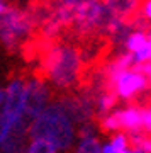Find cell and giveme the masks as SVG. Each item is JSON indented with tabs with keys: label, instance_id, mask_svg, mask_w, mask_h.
I'll return each mask as SVG.
<instances>
[{
	"label": "cell",
	"instance_id": "obj_1",
	"mask_svg": "<svg viewBox=\"0 0 151 153\" xmlns=\"http://www.w3.org/2000/svg\"><path fill=\"white\" fill-rule=\"evenodd\" d=\"M29 138H41L53 143L58 152H68L75 141V123L58 102L48 104L27 126Z\"/></svg>",
	"mask_w": 151,
	"mask_h": 153
},
{
	"label": "cell",
	"instance_id": "obj_2",
	"mask_svg": "<svg viewBox=\"0 0 151 153\" xmlns=\"http://www.w3.org/2000/svg\"><path fill=\"white\" fill-rule=\"evenodd\" d=\"M41 66L54 87L70 88L80 82L85 65L75 46L53 43L41 53Z\"/></svg>",
	"mask_w": 151,
	"mask_h": 153
},
{
	"label": "cell",
	"instance_id": "obj_3",
	"mask_svg": "<svg viewBox=\"0 0 151 153\" xmlns=\"http://www.w3.org/2000/svg\"><path fill=\"white\" fill-rule=\"evenodd\" d=\"M34 33L33 22L27 10L17 7H7L0 14V41L9 51L19 48V44Z\"/></svg>",
	"mask_w": 151,
	"mask_h": 153
},
{
	"label": "cell",
	"instance_id": "obj_4",
	"mask_svg": "<svg viewBox=\"0 0 151 153\" xmlns=\"http://www.w3.org/2000/svg\"><path fill=\"white\" fill-rule=\"evenodd\" d=\"M24 90H26V80L14 78L9 82L7 88H4V102L0 105V112L16 124L24 117Z\"/></svg>",
	"mask_w": 151,
	"mask_h": 153
},
{
	"label": "cell",
	"instance_id": "obj_5",
	"mask_svg": "<svg viewBox=\"0 0 151 153\" xmlns=\"http://www.w3.org/2000/svg\"><path fill=\"white\" fill-rule=\"evenodd\" d=\"M48 104H49L48 85L39 76H33V78L26 80V90H24V117L27 121H33Z\"/></svg>",
	"mask_w": 151,
	"mask_h": 153
},
{
	"label": "cell",
	"instance_id": "obj_6",
	"mask_svg": "<svg viewBox=\"0 0 151 153\" xmlns=\"http://www.w3.org/2000/svg\"><path fill=\"white\" fill-rule=\"evenodd\" d=\"M58 104L63 107L68 117L73 123H85V121H92L95 116V99L88 92L81 90L78 95H65L58 100Z\"/></svg>",
	"mask_w": 151,
	"mask_h": 153
},
{
	"label": "cell",
	"instance_id": "obj_7",
	"mask_svg": "<svg viewBox=\"0 0 151 153\" xmlns=\"http://www.w3.org/2000/svg\"><path fill=\"white\" fill-rule=\"evenodd\" d=\"M146 87H150L148 76L136 71L134 68L124 70L112 83L114 94L117 95V99H122V100H131Z\"/></svg>",
	"mask_w": 151,
	"mask_h": 153
},
{
	"label": "cell",
	"instance_id": "obj_8",
	"mask_svg": "<svg viewBox=\"0 0 151 153\" xmlns=\"http://www.w3.org/2000/svg\"><path fill=\"white\" fill-rule=\"evenodd\" d=\"M121 117V129L122 131H132V129H143V107L141 105H129L126 109H119Z\"/></svg>",
	"mask_w": 151,
	"mask_h": 153
},
{
	"label": "cell",
	"instance_id": "obj_9",
	"mask_svg": "<svg viewBox=\"0 0 151 153\" xmlns=\"http://www.w3.org/2000/svg\"><path fill=\"white\" fill-rule=\"evenodd\" d=\"M115 104H117V95L114 94V90H104L95 97V114L102 117V116L109 114L115 107Z\"/></svg>",
	"mask_w": 151,
	"mask_h": 153
},
{
	"label": "cell",
	"instance_id": "obj_10",
	"mask_svg": "<svg viewBox=\"0 0 151 153\" xmlns=\"http://www.w3.org/2000/svg\"><path fill=\"white\" fill-rule=\"evenodd\" d=\"M146 41H148V33L139 31V29H134V31L127 36V39H126L124 49H127L131 53H132V51H138L139 48H143L146 44Z\"/></svg>",
	"mask_w": 151,
	"mask_h": 153
},
{
	"label": "cell",
	"instance_id": "obj_11",
	"mask_svg": "<svg viewBox=\"0 0 151 153\" xmlns=\"http://www.w3.org/2000/svg\"><path fill=\"white\" fill-rule=\"evenodd\" d=\"M24 153H58L53 143L41 140V138H31V143L26 146Z\"/></svg>",
	"mask_w": 151,
	"mask_h": 153
},
{
	"label": "cell",
	"instance_id": "obj_12",
	"mask_svg": "<svg viewBox=\"0 0 151 153\" xmlns=\"http://www.w3.org/2000/svg\"><path fill=\"white\" fill-rule=\"evenodd\" d=\"M100 141L97 140V136L92 138H83L78 141L75 148V153H100Z\"/></svg>",
	"mask_w": 151,
	"mask_h": 153
},
{
	"label": "cell",
	"instance_id": "obj_13",
	"mask_svg": "<svg viewBox=\"0 0 151 153\" xmlns=\"http://www.w3.org/2000/svg\"><path fill=\"white\" fill-rule=\"evenodd\" d=\"M110 145L114 146V150L115 152H119V150H124V148H129V138H127V134L122 131H115V134L112 136V140H110Z\"/></svg>",
	"mask_w": 151,
	"mask_h": 153
},
{
	"label": "cell",
	"instance_id": "obj_14",
	"mask_svg": "<svg viewBox=\"0 0 151 153\" xmlns=\"http://www.w3.org/2000/svg\"><path fill=\"white\" fill-rule=\"evenodd\" d=\"M78 138L83 140V138H92L95 136V126H93L92 121H85V123H81L80 124V129H78Z\"/></svg>",
	"mask_w": 151,
	"mask_h": 153
},
{
	"label": "cell",
	"instance_id": "obj_15",
	"mask_svg": "<svg viewBox=\"0 0 151 153\" xmlns=\"http://www.w3.org/2000/svg\"><path fill=\"white\" fill-rule=\"evenodd\" d=\"M12 126H14V124H12L10 121H9L5 116L0 112V141H2V140L9 134V131L12 129Z\"/></svg>",
	"mask_w": 151,
	"mask_h": 153
},
{
	"label": "cell",
	"instance_id": "obj_16",
	"mask_svg": "<svg viewBox=\"0 0 151 153\" xmlns=\"http://www.w3.org/2000/svg\"><path fill=\"white\" fill-rule=\"evenodd\" d=\"M143 129L151 133V107H143Z\"/></svg>",
	"mask_w": 151,
	"mask_h": 153
},
{
	"label": "cell",
	"instance_id": "obj_17",
	"mask_svg": "<svg viewBox=\"0 0 151 153\" xmlns=\"http://www.w3.org/2000/svg\"><path fill=\"white\" fill-rule=\"evenodd\" d=\"M141 14L151 22V0H143V4H141Z\"/></svg>",
	"mask_w": 151,
	"mask_h": 153
},
{
	"label": "cell",
	"instance_id": "obj_18",
	"mask_svg": "<svg viewBox=\"0 0 151 153\" xmlns=\"http://www.w3.org/2000/svg\"><path fill=\"white\" fill-rule=\"evenodd\" d=\"M100 153H115V150H114V146L110 143H105V145L100 146Z\"/></svg>",
	"mask_w": 151,
	"mask_h": 153
},
{
	"label": "cell",
	"instance_id": "obj_19",
	"mask_svg": "<svg viewBox=\"0 0 151 153\" xmlns=\"http://www.w3.org/2000/svg\"><path fill=\"white\" fill-rule=\"evenodd\" d=\"M115 153H132V148H124V150H119Z\"/></svg>",
	"mask_w": 151,
	"mask_h": 153
},
{
	"label": "cell",
	"instance_id": "obj_20",
	"mask_svg": "<svg viewBox=\"0 0 151 153\" xmlns=\"http://www.w3.org/2000/svg\"><path fill=\"white\" fill-rule=\"evenodd\" d=\"M146 152H148V153H151V136L148 138V146H146Z\"/></svg>",
	"mask_w": 151,
	"mask_h": 153
},
{
	"label": "cell",
	"instance_id": "obj_21",
	"mask_svg": "<svg viewBox=\"0 0 151 153\" xmlns=\"http://www.w3.org/2000/svg\"><path fill=\"white\" fill-rule=\"evenodd\" d=\"M5 9H7V5L4 4V2H2V0H0V14H2V12L5 10Z\"/></svg>",
	"mask_w": 151,
	"mask_h": 153
},
{
	"label": "cell",
	"instance_id": "obj_22",
	"mask_svg": "<svg viewBox=\"0 0 151 153\" xmlns=\"http://www.w3.org/2000/svg\"><path fill=\"white\" fill-rule=\"evenodd\" d=\"M2 102H4V88L0 87V105H2Z\"/></svg>",
	"mask_w": 151,
	"mask_h": 153
},
{
	"label": "cell",
	"instance_id": "obj_23",
	"mask_svg": "<svg viewBox=\"0 0 151 153\" xmlns=\"http://www.w3.org/2000/svg\"><path fill=\"white\" fill-rule=\"evenodd\" d=\"M146 76H148V82H150V85H151V70H150V73H148Z\"/></svg>",
	"mask_w": 151,
	"mask_h": 153
},
{
	"label": "cell",
	"instance_id": "obj_24",
	"mask_svg": "<svg viewBox=\"0 0 151 153\" xmlns=\"http://www.w3.org/2000/svg\"><path fill=\"white\" fill-rule=\"evenodd\" d=\"M132 153H146V152H139V150H132Z\"/></svg>",
	"mask_w": 151,
	"mask_h": 153
}]
</instances>
